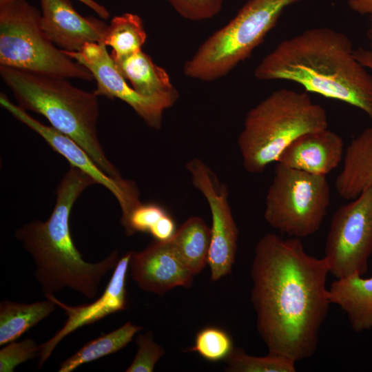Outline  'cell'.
Instances as JSON below:
<instances>
[{
    "mask_svg": "<svg viewBox=\"0 0 372 372\" xmlns=\"http://www.w3.org/2000/svg\"><path fill=\"white\" fill-rule=\"evenodd\" d=\"M329 273L324 257L308 254L300 238L267 234L258 241L251 267V300L268 352L296 362L314 355L331 304Z\"/></svg>",
    "mask_w": 372,
    "mask_h": 372,
    "instance_id": "1",
    "label": "cell"
},
{
    "mask_svg": "<svg viewBox=\"0 0 372 372\" xmlns=\"http://www.w3.org/2000/svg\"><path fill=\"white\" fill-rule=\"evenodd\" d=\"M351 39L329 28H314L278 43L257 65L262 81L295 82L307 92L338 100L372 119V76L354 56Z\"/></svg>",
    "mask_w": 372,
    "mask_h": 372,
    "instance_id": "2",
    "label": "cell"
},
{
    "mask_svg": "<svg viewBox=\"0 0 372 372\" xmlns=\"http://www.w3.org/2000/svg\"><path fill=\"white\" fill-rule=\"evenodd\" d=\"M94 184L89 175L70 166L57 187L55 206L49 218L31 221L15 232L35 262L34 276L45 297L67 287L94 298L103 278L120 259L116 249L99 262H87L73 242L70 229L72 207L82 192Z\"/></svg>",
    "mask_w": 372,
    "mask_h": 372,
    "instance_id": "3",
    "label": "cell"
},
{
    "mask_svg": "<svg viewBox=\"0 0 372 372\" xmlns=\"http://www.w3.org/2000/svg\"><path fill=\"white\" fill-rule=\"evenodd\" d=\"M0 75L19 106L45 116L51 126L81 146L108 176L123 178L108 160L97 135L98 95L79 89L66 78L0 66Z\"/></svg>",
    "mask_w": 372,
    "mask_h": 372,
    "instance_id": "4",
    "label": "cell"
},
{
    "mask_svg": "<svg viewBox=\"0 0 372 372\" xmlns=\"http://www.w3.org/2000/svg\"><path fill=\"white\" fill-rule=\"evenodd\" d=\"M327 112L306 92L280 89L251 108L238 138L245 170L261 173L295 139L327 129Z\"/></svg>",
    "mask_w": 372,
    "mask_h": 372,
    "instance_id": "5",
    "label": "cell"
},
{
    "mask_svg": "<svg viewBox=\"0 0 372 372\" xmlns=\"http://www.w3.org/2000/svg\"><path fill=\"white\" fill-rule=\"evenodd\" d=\"M300 1L249 0L185 62L184 74L203 81L224 76L250 56L287 7Z\"/></svg>",
    "mask_w": 372,
    "mask_h": 372,
    "instance_id": "6",
    "label": "cell"
},
{
    "mask_svg": "<svg viewBox=\"0 0 372 372\" xmlns=\"http://www.w3.org/2000/svg\"><path fill=\"white\" fill-rule=\"evenodd\" d=\"M0 66L92 81L90 71L45 34L41 12L26 0L0 7Z\"/></svg>",
    "mask_w": 372,
    "mask_h": 372,
    "instance_id": "7",
    "label": "cell"
},
{
    "mask_svg": "<svg viewBox=\"0 0 372 372\" xmlns=\"http://www.w3.org/2000/svg\"><path fill=\"white\" fill-rule=\"evenodd\" d=\"M276 163L264 217L271 227L289 236H309L319 230L330 205L326 176Z\"/></svg>",
    "mask_w": 372,
    "mask_h": 372,
    "instance_id": "8",
    "label": "cell"
},
{
    "mask_svg": "<svg viewBox=\"0 0 372 372\" xmlns=\"http://www.w3.org/2000/svg\"><path fill=\"white\" fill-rule=\"evenodd\" d=\"M324 258L336 278L367 271L372 254V183L333 214Z\"/></svg>",
    "mask_w": 372,
    "mask_h": 372,
    "instance_id": "9",
    "label": "cell"
},
{
    "mask_svg": "<svg viewBox=\"0 0 372 372\" xmlns=\"http://www.w3.org/2000/svg\"><path fill=\"white\" fill-rule=\"evenodd\" d=\"M186 168L193 185L203 195L211 211V240L207 262L211 281L216 282L231 272L238 247V229L228 201V189L201 159H191Z\"/></svg>",
    "mask_w": 372,
    "mask_h": 372,
    "instance_id": "10",
    "label": "cell"
},
{
    "mask_svg": "<svg viewBox=\"0 0 372 372\" xmlns=\"http://www.w3.org/2000/svg\"><path fill=\"white\" fill-rule=\"evenodd\" d=\"M64 52L86 67L96 82L98 96L119 99L129 105L150 127L159 130L165 110L178 98L176 90L152 96L136 92L127 84L103 43H86L79 52Z\"/></svg>",
    "mask_w": 372,
    "mask_h": 372,
    "instance_id": "11",
    "label": "cell"
},
{
    "mask_svg": "<svg viewBox=\"0 0 372 372\" xmlns=\"http://www.w3.org/2000/svg\"><path fill=\"white\" fill-rule=\"evenodd\" d=\"M0 104L16 119L41 136L55 152L70 163V166L79 169L92 178L96 183L110 190L121 207V220L126 218L131 211L141 203L134 182L123 178L116 179L106 174L76 141L52 126L37 121L25 110L12 103L3 93L0 94Z\"/></svg>",
    "mask_w": 372,
    "mask_h": 372,
    "instance_id": "12",
    "label": "cell"
},
{
    "mask_svg": "<svg viewBox=\"0 0 372 372\" xmlns=\"http://www.w3.org/2000/svg\"><path fill=\"white\" fill-rule=\"evenodd\" d=\"M131 254L132 251H127L120 258L102 296L92 303L70 306L61 302L54 295L45 297L61 308L68 319L53 337L40 345L39 369L41 368L57 344L68 335L112 313L126 309V278Z\"/></svg>",
    "mask_w": 372,
    "mask_h": 372,
    "instance_id": "13",
    "label": "cell"
},
{
    "mask_svg": "<svg viewBox=\"0 0 372 372\" xmlns=\"http://www.w3.org/2000/svg\"><path fill=\"white\" fill-rule=\"evenodd\" d=\"M129 269L143 291L163 296L177 287H189L195 276L181 262L167 241L154 240L141 251H132Z\"/></svg>",
    "mask_w": 372,
    "mask_h": 372,
    "instance_id": "14",
    "label": "cell"
},
{
    "mask_svg": "<svg viewBox=\"0 0 372 372\" xmlns=\"http://www.w3.org/2000/svg\"><path fill=\"white\" fill-rule=\"evenodd\" d=\"M41 27L46 37L65 52H79L89 43H103L108 25L78 13L69 0H40Z\"/></svg>",
    "mask_w": 372,
    "mask_h": 372,
    "instance_id": "15",
    "label": "cell"
},
{
    "mask_svg": "<svg viewBox=\"0 0 372 372\" xmlns=\"http://www.w3.org/2000/svg\"><path fill=\"white\" fill-rule=\"evenodd\" d=\"M342 137L327 129L306 133L291 143L276 163L308 173L326 176L343 156Z\"/></svg>",
    "mask_w": 372,
    "mask_h": 372,
    "instance_id": "16",
    "label": "cell"
},
{
    "mask_svg": "<svg viewBox=\"0 0 372 372\" xmlns=\"http://www.w3.org/2000/svg\"><path fill=\"white\" fill-rule=\"evenodd\" d=\"M362 276L354 273L337 278L329 288L331 303L345 312L356 333L372 329V277Z\"/></svg>",
    "mask_w": 372,
    "mask_h": 372,
    "instance_id": "17",
    "label": "cell"
},
{
    "mask_svg": "<svg viewBox=\"0 0 372 372\" xmlns=\"http://www.w3.org/2000/svg\"><path fill=\"white\" fill-rule=\"evenodd\" d=\"M371 183L372 127H370L348 145L343 167L335 179V186L341 198L353 200Z\"/></svg>",
    "mask_w": 372,
    "mask_h": 372,
    "instance_id": "18",
    "label": "cell"
},
{
    "mask_svg": "<svg viewBox=\"0 0 372 372\" xmlns=\"http://www.w3.org/2000/svg\"><path fill=\"white\" fill-rule=\"evenodd\" d=\"M112 59L123 77L141 95L152 96L176 90L165 70L157 65L142 50Z\"/></svg>",
    "mask_w": 372,
    "mask_h": 372,
    "instance_id": "19",
    "label": "cell"
},
{
    "mask_svg": "<svg viewBox=\"0 0 372 372\" xmlns=\"http://www.w3.org/2000/svg\"><path fill=\"white\" fill-rule=\"evenodd\" d=\"M210 240V227L200 217L192 216L169 241L181 262L196 276L207 264Z\"/></svg>",
    "mask_w": 372,
    "mask_h": 372,
    "instance_id": "20",
    "label": "cell"
},
{
    "mask_svg": "<svg viewBox=\"0 0 372 372\" xmlns=\"http://www.w3.org/2000/svg\"><path fill=\"white\" fill-rule=\"evenodd\" d=\"M56 304L50 299L30 304L3 300L0 303V345L15 341L50 316Z\"/></svg>",
    "mask_w": 372,
    "mask_h": 372,
    "instance_id": "21",
    "label": "cell"
},
{
    "mask_svg": "<svg viewBox=\"0 0 372 372\" xmlns=\"http://www.w3.org/2000/svg\"><path fill=\"white\" fill-rule=\"evenodd\" d=\"M142 329V327L127 321L117 329L85 344L78 351L60 364L59 372L72 371L83 364L118 351L126 347L135 334Z\"/></svg>",
    "mask_w": 372,
    "mask_h": 372,
    "instance_id": "22",
    "label": "cell"
},
{
    "mask_svg": "<svg viewBox=\"0 0 372 372\" xmlns=\"http://www.w3.org/2000/svg\"><path fill=\"white\" fill-rule=\"evenodd\" d=\"M146 39L141 18L127 12L112 18L103 43L112 48V58L118 59L141 50Z\"/></svg>",
    "mask_w": 372,
    "mask_h": 372,
    "instance_id": "23",
    "label": "cell"
},
{
    "mask_svg": "<svg viewBox=\"0 0 372 372\" xmlns=\"http://www.w3.org/2000/svg\"><path fill=\"white\" fill-rule=\"evenodd\" d=\"M225 371L229 372H295L296 361L279 354L268 352L258 357L246 353L240 348H234L225 360Z\"/></svg>",
    "mask_w": 372,
    "mask_h": 372,
    "instance_id": "24",
    "label": "cell"
},
{
    "mask_svg": "<svg viewBox=\"0 0 372 372\" xmlns=\"http://www.w3.org/2000/svg\"><path fill=\"white\" fill-rule=\"evenodd\" d=\"M233 349L232 340L225 331L206 327L196 333L194 344L188 351L196 352L209 362H218L225 360Z\"/></svg>",
    "mask_w": 372,
    "mask_h": 372,
    "instance_id": "25",
    "label": "cell"
},
{
    "mask_svg": "<svg viewBox=\"0 0 372 372\" xmlns=\"http://www.w3.org/2000/svg\"><path fill=\"white\" fill-rule=\"evenodd\" d=\"M167 214V211L157 203H141L121 222L127 236H132L137 232L150 234L158 221Z\"/></svg>",
    "mask_w": 372,
    "mask_h": 372,
    "instance_id": "26",
    "label": "cell"
},
{
    "mask_svg": "<svg viewBox=\"0 0 372 372\" xmlns=\"http://www.w3.org/2000/svg\"><path fill=\"white\" fill-rule=\"evenodd\" d=\"M138 351L126 372H152L160 358L165 354V349L154 340L150 331L138 335L136 339Z\"/></svg>",
    "mask_w": 372,
    "mask_h": 372,
    "instance_id": "27",
    "label": "cell"
},
{
    "mask_svg": "<svg viewBox=\"0 0 372 372\" xmlns=\"http://www.w3.org/2000/svg\"><path fill=\"white\" fill-rule=\"evenodd\" d=\"M6 344L0 350L1 372H12L19 364L39 356L40 345L32 338Z\"/></svg>",
    "mask_w": 372,
    "mask_h": 372,
    "instance_id": "28",
    "label": "cell"
},
{
    "mask_svg": "<svg viewBox=\"0 0 372 372\" xmlns=\"http://www.w3.org/2000/svg\"><path fill=\"white\" fill-rule=\"evenodd\" d=\"M183 18L191 21L211 19L220 11L224 0H167Z\"/></svg>",
    "mask_w": 372,
    "mask_h": 372,
    "instance_id": "29",
    "label": "cell"
},
{
    "mask_svg": "<svg viewBox=\"0 0 372 372\" xmlns=\"http://www.w3.org/2000/svg\"><path fill=\"white\" fill-rule=\"evenodd\" d=\"M176 224L172 217L167 213L151 231L150 234L156 240H169L176 232Z\"/></svg>",
    "mask_w": 372,
    "mask_h": 372,
    "instance_id": "30",
    "label": "cell"
},
{
    "mask_svg": "<svg viewBox=\"0 0 372 372\" xmlns=\"http://www.w3.org/2000/svg\"><path fill=\"white\" fill-rule=\"evenodd\" d=\"M370 21L367 30L368 45L353 50L355 58L366 69L372 70V13L369 14Z\"/></svg>",
    "mask_w": 372,
    "mask_h": 372,
    "instance_id": "31",
    "label": "cell"
},
{
    "mask_svg": "<svg viewBox=\"0 0 372 372\" xmlns=\"http://www.w3.org/2000/svg\"><path fill=\"white\" fill-rule=\"evenodd\" d=\"M350 8L360 14L372 13V0H348Z\"/></svg>",
    "mask_w": 372,
    "mask_h": 372,
    "instance_id": "32",
    "label": "cell"
},
{
    "mask_svg": "<svg viewBox=\"0 0 372 372\" xmlns=\"http://www.w3.org/2000/svg\"><path fill=\"white\" fill-rule=\"evenodd\" d=\"M83 3L93 11H94L103 19H107L110 17V12L103 6L98 3L94 0H78Z\"/></svg>",
    "mask_w": 372,
    "mask_h": 372,
    "instance_id": "33",
    "label": "cell"
},
{
    "mask_svg": "<svg viewBox=\"0 0 372 372\" xmlns=\"http://www.w3.org/2000/svg\"><path fill=\"white\" fill-rule=\"evenodd\" d=\"M16 0H0V7L6 6L11 2H13Z\"/></svg>",
    "mask_w": 372,
    "mask_h": 372,
    "instance_id": "34",
    "label": "cell"
}]
</instances>
